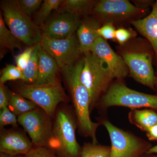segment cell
I'll return each mask as SVG.
<instances>
[{
    "label": "cell",
    "mask_w": 157,
    "mask_h": 157,
    "mask_svg": "<svg viewBox=\"0 0 157 157\" xmlns=\"http://www.w3.org/2000/svg\"><path fill=\"white\" fill-rule=\"evenodd\" d=\"M84 56L80 79L89 93L91 113L114 78L106 64L95 54L89 52Z\"/></svg>",
    "instance_id": "3"
},
{
    "label": "cell",
    "mask_w": 157,
    "mask_h": 157,
    "mask_svg": "<svg viewBox=\"0 0 157 157\" xmlns=\"http://www.w3.org/2000/svg\"><path fill=\"white\" fill-rule=\"evenodd\" d=\"M49 117L43 110L36 108L18 116L17 121L27 132L34 145L53 147V129Z\"/></svg>",
    "instance_id": "11"
},
{
    "label": "cell",
    "mask_w": 157,
    "mask_h": 157,
    "mask_svg": "<svg viewBox=\"0 0 157 157\" xmlns=\"http://www.w3.org/2000/svg\"><path fill=\"white\" fill-rule=\"evenodd\" d=\"M118 54L121 56L132 78L152 90L155 91V72L153 63L155 53L146 39L134 38L120 45Z\"/></svg>",
    "instance_id": "2"
},
{
    "label": "cell",
    "mask_w": 157,
    "mask_h": 157,
    "mask_svg": "<svg viewBox=\"0 0 157 157\" xmlns=\"http://www.w3.org/2000/svg\"><path fill=\"white\" fill-rule=\"evenodd\" d=\"M18 3L23 11L31 17L41 7L42 0H19Z\"/></svg>",
    "instance_id": "28"
},
{
    "label": "cell",
    "mask_w": 157,
    "mask_h": 157,
    "mask_svg": "<svg viewBox=\"0 0 157 157\" xmlns=\"http://www.w3.org/2000/svg\"><path fill=\"white\" fill-rule=\"evenodd\" d=\"M130 23L151 45L155 53L154 63L157 68V0L148 15Z\"/></svg>",
    "instance_id": "15"
},
{
    "label": "cell",
    "mask_w": 157,
    "mask_h": 157,
    "mask_svg": "<svg viewBox=\"0 0 157 157\" xmlns=\"http://www.w3.org/2000/svg\"><path fill=\"white\" fill-rule=\"evenodd\" d=\"M40 45L55 60L62 71L75 65L82 54L76 33L62 39H52L42 33Z\"/></svg>",
    "instance_id": "9"
},
{
    "label": "cell",
    "mask_w": 157,
    "mask_h": 157,
    "mask_svg": "<svg viewBox=\"0 0 157 157\" xmlns=\"http://www.w3.org/2000/svg\"><path fill=\"white\" fill-rule=\"evenodd\" d=\"M97 106L104 110L115 106L131 109H157V95L148 94L131 89L121 80L117 79L112 82Z\"/></svg>",
    "instance_id": "5"
},
{
    "label": "cell",
    "mask_w": 157,
    "mask_h": 157,
    "mask_svg": "<svg viewBox=\"0 0 157 157\" xmlns=\"http://www.w3.org/2000/svg\"><path fill=\"white\" fill-rule=\"evenodd\" d=\"M0 157H17L16 156L1 153Z\"/></svg>",
    "instance_id": "36"
},
{
    "label": "cell",
    "mask_w": 157,
    "mask_h": 157,
    "mask_svg": "<svg viewBox=\"0 0 157 157\" xmlns=\"http://www.w3.org/2000/svg\"><path fill=\"white\" fill-rule=\"evenodd\" d=\"M9 104V90L4 84L0 82V109L8 107Z\"/></svg>",
    "instance_id": "32"
},
{
    "label": "cell",
    "mask_w": 157,
    "mask_h": 157,
    "mask_svg": "<svg viewBox=\"0 0 157 157\" xmlns=\"http://www.w3.org/2000/svg\"><path fill=\"white\" fill-rule=\"evenodd\" d=\"M23 42L7 28L3 16L0 15V45L1 48H6L11 51L14 49L22 50Z\"/></svg>",
    "instance_id": "21"
},
{
    "label": "cell",
    "mask_w": 157,
    "mask_h": 157,
    "mask_svg": "<svg viewBox=\"0 0 157 157\" xmlns=\"http://www.w3.org/2000/svg\"><path fill=\"white\" fill-rule=\"evenodd\" d=\"M116 31L114 24L112 23L104 24L98 29V34L100 37L107 40H115V32Z\"/></svg>",
    "instance_id": "30"
},
{
    "label": "cell",
    "mask_w": 157,
    "mask_h": 157,
    "mask_svg": "<svg viewBox=\"0 0 157 157\" xmlns=\"http://www.w3.org/2000/svg\"><path fill=\"white\" fill-rule=\"evenodd\" d=\"M2 76L0 78V82L4 83L8 81L11 80H23V72L17 66L8 65L2 70Z\"/></svg>",
    "instance_id": "25"
},
{
    "label": "cell",
    "mask_w": 157,
    "mask_h": 157,
    "mask_svg": "<svg viewBox=\"0 0 157 157\" xmlns=\"http://www.w3.org/2000/svg\"><path fill=\"white\" fill-rule=\"evenodd\" d=\"M98 2L91 0H66L59 7L60 13L76 14H86L94 9Z\"/></svg>",
    "instance_id": "19"
},
{
    "label": "cell",
    "mask_w": 157,
    "mask_h": 157,
    "mask_svg": "<svg viewBox=\"0 0 157 157\" xmlns=\"http://www.w3.org/2000/svg\"><path fill=\"white\" fill-rule=\"evenodd\" d=\"M23 157H58L46 147H36Z\"/></svg>",
    "instance_id": "31"
},
{
    "label": "cell",
    "mask_w": 157,
    "mask_h": 157,
    "mask_svg": "<svg viewBox=\"0 0 157 157\" xmlns=\"http://www.w3.org/2000/svg\"><path fill=\"white\" fill-rule=\"evenodd\" d=\"M17 122L18 121L16 115L11 112L8 107L1 109L0 126L1 128L9 125L13 127H17Z\"/></svg>",
    "instance_id": "26"
},
{
    "label": "cell",
    "mask_w": 157,
    "mask_h": 157,
    "mask_svg": "<svg viewBox=\"0 0 157 157\" xmlns=\"http://www.w3.org/2000/svg\"><path fill=\"white\" fill-rule=\"evenodd\" d=\"M155 91L157 92V72H155Z\"/></svg>",
    "instance_id": "37"
},
{
    "label": "cell",
    "mask_w": 157,
    "mask_h": 157,
    "mask_svg": "<svg viewBox=\"0 0 157 157\" xmlns=\"http://www.w3.org/2000/svg\"><path fill=\"white\" fill-rule=\"evenodd\" d=\"M110 147L85 143L82 148L80 157H109Z\"/></svg>",
    "instance_id": "24"
},
{
    "label": "cell",
    "mask_w": 157,
    "mask_h": 157,
    "mask_svg": "<svg viewBox=\"0 0 157 157\" xmlns=\"http://www.w3.org/2000/svg\"><path fill=\"white\" fill-rule=\"evenodd\" d=\"M135 4V6L139 9H150V7H152L155 4V1L151 0H137L133 1Z\"/></svg>",
    "instance_id": "33"
},
{
    "label": "cell",
    "mask_w": 157,
    "mask_h": 157,
    "mask_svg": "<svg viewBox=\"0 0 157 157\" xmlns=\"http://www.w3.org/2000/svg\"><path fill=\"white\" fill-rule=\"evenodd\" d=\"M33 144L21 133L16 131H9L1 135L0 152L11 155H25L33 148Z\"/></svg>",
    "instance_id": "14"
},
{
    "label": "cell",
    "mask_w": 157,
    "mask_h": 157,
    "mask_svg": "<svg viewBox=\"0 0 157 157\" xmlns=\"http://www.w3.org/2000/svg\"><path fill=\"white\" fill-rule=\"evenodd\" d=\"M145 133L149 140L157 141V124L150 128Z\"/></svg>",
    "instance_id": "34"
},
{
    "label": "cell",
    "mask_w": 157,
    "mask_h": 157,
    "mask_svg": "<svg viewBox=\"0 0 157 157\" xmlns=\"http://www.w3.org/2000/svg\"><path fill=\"white\" fill-rule=\"evenodd\" d=\"M148 9L137 8L127 0H101L96 4L93 9L104 24L107 23H120L139 19L145 15Z\"/></svg>",
    "instance_id": "10"
},
{
    "label": "cell",
    "mask_w": 157,
    "mask_h": 157,
    "mask_svg": "<svg viewBox=\"0 0 157 157\" xmlns=\"http://www.w3.org/2000/svg\"><path fill=\"white\" fill-rule=\"evenodd\" d=\"M76 124L68 110L57 112L53 128V147L61 157H80V148L76 136Z\"/></svg>",
    "instance_id": "7"
},
{
    "label": "cell",
    "mask_w": 157,
    "mask_h": 157,
    "mask_svg": "<svg viewBox=\"0 0 157 157\" xmlns=\"http://www.w3.org/2000/svg\"><path fill=\"white\" fill-rule=\"evenodd\" d=\"M56 62L41 45L39 51V68L38 77L34 85H54L59 83Z\"/></svg>",
    "instance_id": "16"
},
{
    "label": "cell",
    "mask_w": 157,
    "mask_h": 157,
    "mask_svg": "<svg viewBox=\"0 0 157 157\" xmlns=\"http://www.w3.org/2000/svg\"><path fill=\"white\" fill-rule=\"evenodd\" d=\"M129 122L143 132H146L157 124V109H131L128 115Z\"/></svg>",
    "instance_id": "18"
},
{
    "label": "cell",
    "mask_w": 157,
    "mask_h": 157,
    "mask_svg": "<svg viewBox=\"0 0 157 157\" xmlns=\"http://www.w3.org/2000/svg\"><path fill=\"white\" fill-rule=\"evenodd\" d=\"M81 23L78 15L61 13L45 23L41 29L42 33L51 38L65 39L76 33Z\"/></svg>",
    "instance_id": "13"
},
{
    "label": "cell",
    "mask_w": 157,
    "mask_h": 157,
    "mask_svg": "<svg viewBox=\"0 0 157 157\" xmlns=\"http://www.w3.org/2000/svg\"><path fill=\"white\" fill-rule=\"evenodd\" d=\"M147 155L144 157H157V155H155L153 154H147Z\"/></svg>",
    "instance_id": "38"
},
{
    "label": "cell",
    "mask_w": 157,
    "mask_h": 157,
    "mask_svg": "<svg viewBox=\"0 0 157 157\" xmlns=\"http://www.w3.org/2000/svg\"><path fill=\"white\" fill-rule=\"evenodd\" d=\"M147 154H157V145L152 146L150 149H149L148 151L146 153Z\"/></svg>",
    "instance_id": "35"
},
{
    "label": "cell",
    "mask_w": 157,
    "mask_h": 157,
    "mask_svg": "<svg viewBox=\"0 0 157 157\" xmlns=\"http://www.w3.org/2000/svg\"><path fill=\"white\" fill-rule=\"evenodd\" d=\"M137 33L132 29H127L120 28L116 29L115 40L120 45H122L131 39L136 38Z\"/></svg>",
    "instance_id": "27"
},
{
    "label": "cell",
    "mask_w": 157,
    "mask_h": 157,
    "mask_svg": "<svg viewBox=\"0 0 157 157\" xmlns=\"http://www.w3.org/2000/svg\"><path fill=\"white\" fill-rule=\"evenodd\" d=\"M1 7L5 24L14 36L28 47L40 44L41 28L22 11L18 1H2Z\"/></svg>",
    "instance_id": "4"
},
{
    "label": "cell",
    "mask_w": 157,
    "mask_h": 157,
    "mask_svg": "<svg viewBox=\"0 0 157 157\" xmlns=\"http://www.w3.org/2000/svg\"><path fill=\"white\" fill-rule=\"evenodd\" d=\"M34 46L28 47L21 53L15 56V63L17 67L22 72L25 70L33 51Z\"/></svg>",
    "instance_id": "29"
},
{
    "label": "cell",
    "mask_w": 157,
    "mask_h": 157,
    "mask_svg": "<svg viewBox=\"0 0 157 157\" xmlns=\"http://www.w3.org/2000/svg\"><path fill=\"white\" fill-rule=\"evenodd\" d=\"M64 1L63 0H44L41 5L40 9L35 16L34 22L40 28L45 24L46 18L51 12L58 9Z\"/></svg>",
    "instance_id": "23"
},
{
    "label": "cell",
    "mask_w": 157,
    "mask_h": 157,
    "mask_svg": "<svg viewBox=\"0 0 157 157\" xmlns=\"http://www.w3.org/2000/svg\"><path fill=\"white\" fill-rule=\"evenodd\" d=\"M9 94L8 107L15 115L18 117L36 108V104L33 101L24 98L19 94L10 91H9Z\"/></svg>",
    "instance_id": "20"
},
{
    "label": "cell",
    "mask_w": 157,
    "mask_h": 157,
    "mask_svg": "<svg viewBox=\"0 0 157 157\" xmlns=\"http://www.w3.org/2000/svg\"><path fill=\"white\" fill-rule=\"evenodd\" d=\"M101 26L100 21L94 18H86L81 22L76 35L83 54L90 52L94 43L100 38L98 31Z\"/></svg>",
    "instance_id": "17"
},
{
    "label": "cell",
    "mask_w": 157,
    "mask_h": 157,
    "mask_svg": "<svg viewBox=\"0 0 157 157\" xmlns=\"http://www.w3.org/2000/svg\"><path fill=\"white\" fill-rule=\"evenodd\" d=\"M40 47V43L34 45L30 59L23 72V82L26 84H34L36 81L39 72V51Z\"/></svg>",
    "instance_id": "22"
},
{
    "label": "cell",
    "mask_w": 157,
    "mask_h": 157,
    "mask_svg": "<svg viewBox=\"0 0 157 157\" xmlns=\"http://www.w3.org/2000/svg\"><path fill=\"white\" fill-rule=\"evenodd\" d=\"M17 91L24 98L33 101L49 117L54 115L60 103L68 100L67 96L59 82L48 86H36L23 82Z\"/></svg>",
    "instance_id": "8"
},
{
    "label": "cell",
    "mask_w": 157,
    "mask_h": 157,
    "mask_svg": "<svg viewBox=\"0 0 157 157\" xmlns=\"http://www.w3.org/2000/svg\"><path fill=\"white\" fill-rule=\"evenodd\" d=\"M99 122L107 129L110 138L109 157H140L152 147L150 142L117 128L107 118H100Z\"/></svg>",
    "instance_id": "6"
},
{
    "label": "cell",
    "mask_w": 157,
    "mask_h": 157,
    "mask_svg": "<svg viewBox=\"0 0 157 157\" xmlns=\"http://www.w3.org/2000/svg\"><path fill=\"white\" fill-rule=\"evenodd\" d=\"M83 63V57L75 65L62 71L71 94L78 131L82 136L91 138L93 143L98 144L96 134L100 124L91 120L89 93L80 79Z\"/></svg>",
    "instance_id": "1"
},
{
    "label": "cell",
    "mask_w": 157,
    "mask_h": 157,
    "mask_svg": "<svg viewBox=\"0 0 157 157\" xmlns=\"http://www.w3.org/2000/svg\"><path fill=\"white\" fill-rule=\"evenodd\" d=\"M90 52L106 64L113 78L121 80L129 73L123 59L109 46L107 40L98 38L92 47Z\"/></svg>",
    "instance_id": "12"
}]
</instances>
